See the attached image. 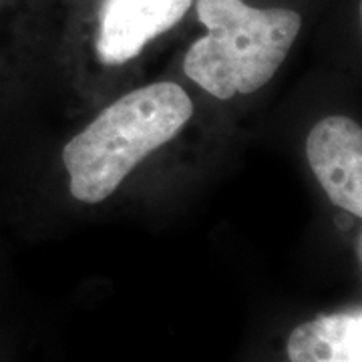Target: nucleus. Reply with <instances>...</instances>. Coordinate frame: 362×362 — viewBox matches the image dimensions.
<instances>
[{"label":"nucleus","instance_id":"1","mask_svg":"<svg viewBox=\"0 0 362 362\" xmlns=\"http://www.w3.org/2000/svg\"><path fill=\"white\" fill-rule=\"evenodd\" d=\"M192 117L194 103L177 83H153L123 95L65 145L71 195L83 204L105 202Z\"/></svg>","mask_w":362,"mask_h":362},{"label":"nucleus","instance_id":"2","mask_svg":"<svg viewBox=\"0 0 362 362\" xmlns=\"http://www.w3.org/2000/svg\"><path fill=\"white\" fill-rule=\"evenodd\" d=\"M206 37L183 61L187 78L221 101L262 89L286 61L302 16L290 8H254L244 0H195Z\"/></svg>","mask_w":362,"mask_h":362},{"label":"nucleus","instance_id":"3","mask_svg":"<svg viewBox=\"0 0 362 362\" xmlns=\"http://www.w3.org/2000/svg\"><path fill=\"white\" fill-rule=\"evenodd\" d=\"M306 156L330 202L350 216H362V129L344 115L320 119L308 133Z\"/></svg>","mask_w":362,"mask_h":362},{"label":"nucleus","instance_id":"4","mask_svg":"<svg viewBox=\"0 0 362 362\" xmlns=\"http://www.w3.org/2000/svg\"><path fill=\"white\" fill-rule=\"evenodd\" d=\"M194 0H103L95 49L105 65L119 66L165 35L192 8Z\"/></svg>","mask_w":362,"mask_h":362},{"label":"nucleus","instance_id":"5","mask_svg":"<svg viewBox=\"0 0 362 362\" xmlns=\"http://www.w3.org/2000/svg\"><path fill=\"white\" fill-rule=\"evenodd\" d=\"M290 362H362L361 308L318 316L292 330Z\"/></svg>","mask_w":362,"mask_h":362}]
</instances>
